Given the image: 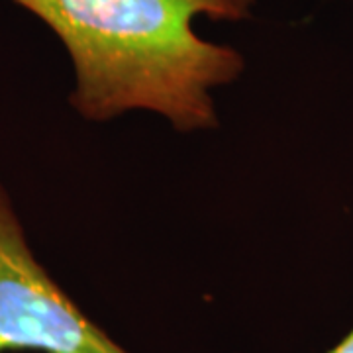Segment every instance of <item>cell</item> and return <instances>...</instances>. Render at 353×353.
<instances>
[{"label":"cell","mask_w":353,"mask_h":353,"mask_svg":"<svg viewBox=\"0 0 353 353\" xmlns=\"http://www.w3.org/2000/svg\"><path fill=\"white\" fill-rule=\"evenodd\" d=\"M328 353H353V328L347 332V336L338 341Z\"/></svg>","instance_id":"cell-3"},{"label":"cell","mask_w":353,"mask_h":353,"mask_svg":"<svg viewBox=\"0 0 353 353\" xmlns=\"http://www.w3.org/2000/svg\"><path fill=\"white\" fill-rule=\"evenodd\" d=\"M130 353L77 306L36 259L0 187V353Z\"/></svg>","instance_id":"cell-2"},{"label":"cell","mask_w":353,"mask_h":353,"mask_svg":"<svg viewBox=\"0 0 353 353\" xmlns=\"http://www.w3.org/2000/svg\"><path fill=\"white\" fill-rule=\"evenodd\" d=\"M61 39L75 71L71 106L90 122L132 110L179 132L218 126L212 90L234 83L240 51L201 38L194 18L238 22L255 0H12Z\"/></svg>","instance_id":"cell-1"}]
</instances>
